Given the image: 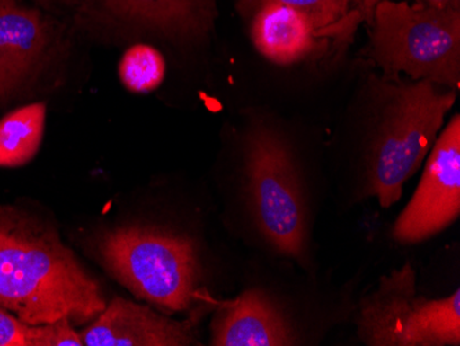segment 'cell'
<instances>
[{"mask_svg": "<svg viewBox=\"0 0 460 346\" xmlns=\"http://www.w3.org/2000/svg\"><path fill=\"white\" fill-rule=\"evenodd\" d=\"M105 306L100 284L51 224L0 203V308L39 325L62 317L87 322Z\"/></svg>", "mask_w": 460, "mask_h": 346, "instance_id": "cell-1", "label": "cell"}, {"mask_svg": "<svg viewBox=\"0 0 460 346\" xmlns=\"http://www.w3.org/2000/svg\"><path fill=\"white\" fill-rule=\"evenodd\" d=\"M456 92L429 80L387 84L364 156L363 193L387 208L422 167L454 107Z\"/></svg>", "mask_w": 460, "mask_h": 346, "instance_id": "cell-2", "label": "cell"}, {"mask_svg": "<svg viewBox=\"0 0 460 346\" xmlns=\"http://www.w3.org/2000/svg\"><path fill=\"white\" fill-rule=\"evenodd\" d=\"M369 25V53L386 80L404 74L460 89V9L381 0Z\"/></svg>", "mask_w": 460, "mask_h": 346, "instance_id": "cell-3", "label": "cell"}, {"mask_svg": "<svg viewBox=\"0 0 460 346\" xmlns=\"http://www.w3.org/2000/svg\"><path fill=\"white\" fill-rule=\"evenodd\" d=\"M98 253L116 280L159 308L185 311L198 296L201 265L190 237L154 226H121L101 237Z\"/></svg>", "mask_w": 460, "mask_h": 346, "instance_id": "cell-4", "label": "cell"}, {"mask_svg": "<svg viewBox=\"0 0 460 346\" xmlns=\"http://www.w3.org/2000/svg\"><path fill=\"white\" fill-rule=\"evenodd\" d=\"M245 184L255 226L273 252L306 265L309 208L296 155L287 139L268 126L248 133Z\"/></svg>", "mask_w": 460, "mask_h": 346, "instance_id": "cell-5", "label": "cell"}, {"mask_svg": "<svg viewBox=\"0 0 460 346\" xmlns=\"http://www.w3.org/2000/svg\"><path fill=\"white\" fill-rule=\"evenodd\" d=\"M356 327L368 346H459V290L443 298L420 296L415 270L405 262L361 298Z\"/></svg>", "mask_w": 460, "mask_h": 346, "instance_id": "cell-6", "label": "cell"}, {"mask_svg": "<svg viewBox=\"0 0 460 346\" xmlns=\"http://www.w3.org/2000/svg\"><path fill=\"white\" fill-rule=\"evenodd\" d=\"M460 214V116L438 134L420 185L393 226L402 244H416L440 234Z\"/></svg>", "mask_w": 460, "mask_h": 346, "instance_id": "cell-7", "label": "cell"}, {"mask_svg": "<svg viewBox=\"0 0 460 346\" xmlns=\"http://www.w3.org/2000/svg\"><path fill=\"white\" fill-rule=\"evenodd\" d=\"M80 334L86 346H186L196 342L192 320L177 322L120 297H115Z\"/></svg>", "mask_w": 460, "mask_h": 346, "instance_id": "cell-8", "label": "cell"}, {"mask_svg": "<svg viewBox=\"0 0 460 346\" xmlns=\"http://www.w3.org/2000/svg\"><path fill=\"white\" fill-rule=\"evenodd\" d=\"M211 345L291 346L296 330L278 302L261 288H250L222 302L211 324Z\"/></svg>", "mask_w": 460, "mask_h": 346, "instance_id": "cell-9", "label": "cell"}, {"mask_svg": "<svg viewBox=\"0 0 460 346\" xmlns=\"http://www.w3.org/2000/svg\"><path fill=\"white\" fill-rule=\"evenodd\" d=\"M48 24L38 10L0 0V100L24 86L48 49Z\"/></svg>", "mask_w": 460, "mask_h": 346, "instance_id": "cell-10", "label": "cell"}, {"mask_svg": "<svg viewBox=\"0 0 460 346\" xmlns=\"http://www.w3.org/2000/svg\"><path fill=\"white\" fill-rule=\"evenodd\" d=\"M251 38L260 54L278 66L302 63L328 39L306 15L278 4H263L254 13Z\"/></svg>", "mask_w": 460, "mask_h": 346, "instance_id": "cell-11", "label": "cell"}, {"mask_svg": "<svg viewBox=\"0 0 460 346\" xmlns=\"http://www.w3.org/2000/svg\"><path fill=\"white\" fill-rule=\"evenodd\" d=\"M113 15L165 35L198 36L213 20L211 0H102Z\"/></svg>", "mask_w": 460, "mask_h": 346, "instance_id": "cell-12", "label": "cell"}, {"mask_svg": "<svg viewBox=\"0 0 460 346\" xmlns=\"http://www.w3.org/2000/svg\"><path fill=\"white\" fill-rule=\"evenodd\" d=\"M43 102L17 108L0 120V167H21L40 149L46 130Z\"/></svg>", "mask_w": 460, "mask_h": 346, "instance_id": "cell-13", "label": "cell"}, {"mask_svg": "<svg viewBox=\"0 0 460 346\" xmlns=\"http://www.w3.org/2000/svg\"><path fill=\"white\" fill-rule=\"evenodd\" d=\"M278 4L306 15L327 38L346 39L363 20L360 12H351L346 0H240L244 12H257L263 4Z\"/></svg>", "mask_w": 460, "mask_h": 346, "instance_id": "cell-14", "label": "cell"}, {"mask_svg": "<svg viewBox=\"0 0 460 346\" xmlns=\"http://www.w3.org/2000/svg\"><path fill=\"white\" fill-rule=\"evenodd\" d=\"M165 59L149 45L131 46L121 57L119 77L126 89L137 94L155 92L165 77Z\"/></svg>", "mask_w": 460, "mask_h": 346, "instance_id": "cell-15", "label": "cell"}, {"mask_svg": "<svg viewBox=\"0 0 460 346\" xmlns=\"http://www.w3.org/2000/svg\"><path fill=\"white\" fill-rule=\"evenodd\" d=\"M82 334L77 333L68 317L31 327V346H82Z\"/></svg>", "mask_w": 460, "mask_h": 346, "instance_id": "cell-16", "label": "cell"}, {"mask_svg": "<svg viewBox=\"0 0 460 346\" xmlns=\"http://www.w3.org/2000/svg\"><path fill=\"white\" fill-rule=\"evenodd\" d=\"M31 327L0 308V346H31Z\"/></svg>", "mask_w": 460, "mask_h": 346, "instance_id": "cell-17", "label": "cell"}, {"mask_svg": "<svg viewBox=\"0 0 460 346\" xmlns=\"http://www.w3.org/2000/svg\"><path fill=\"white\" fill-rule=\"evenodd\" d=\"M379 2H381V0H361L360 10H358V12H360L361 18L366 20L367 24H371L375 6H376ZM415 2H420V0H415Z\"/></svg>", "mask_w": 460, "mask_h": 346, "instance_id": "cell-18", "label": "cell"}, {"mask_svg": "<svg viewBox=\"0 0 460 346\" xmlns=\"http://www.w3.org/2000/svg\"><path fill=\"white\" fill-rule=\"evenodd\" d=\"M425 4L437 7H451V9H460V0H420Z\"/></svg>", "mask_w": 460, "mask_h": 346, "instance_id": "cell-19", "label": "cell"}, {"mask_svg": "<svg viewBox=\"0 0 460 346\" xmlns=\"http://www.w3.org/2000/svg\"><path fill=\"white\" fill-rule=\"evenodd\" d=\"M40 2H59V4H69V2H74V0H40Z\"/></svg>", "mask_w": 460, "mask_h": 346, "instance_id": "cell-20", "label": "cell"}, {"mask_svg": "<svg viewBox=\"0 0 460 346\" xmlns=\"http://www.w3.org/2000/svg\"><path fill=\"white\" fill-rule=\"evenodd\" d=\"M348 2L349 6L351 7V4H360L361 0H346Z\"/></svg>", "mask_w": 460, "mask_h": 346, "instance_id": "cell-21", "label": "cell"}]
</instances>
